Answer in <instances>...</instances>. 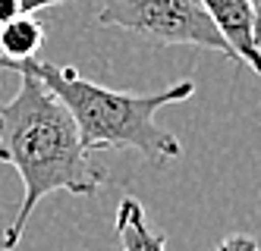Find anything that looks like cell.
Wrapping results in <instances>:
<instances>
[{
  "label": "cell",
  "mask_w": 261,
  "mask_h": 251,
  "mask_svg": "<svg viewBox=\"0 0 261 251\" xmlns=\"http://www.w3.org/2000/svg\"><path fill=\"white\" fill-rule=\"evenodd\" d=\"M41 44H44V25L38 22V16H19L0 25V63L4 66L35 60Z\"/></svg>",
  "instance_id": "6"
},
{
  "label": "cell",
  "mask_w": 261,
  "mask_h": 251,
  "mask_svg": "<svg viewBox=\"0 0 261 251\" xmlns=\"http://www.w3.org/2000/svg\"><path fill=\"white\" fill-rule=\"evenodd\" d=\"M214 251H258V242L252 236H246V233H233V236L223 239Z\"/></svg>",
  "instance_id": "8"
},
{
  "label": "cell",
  "mask_w": 261,
  "mask_h": 251,
  "mask_svg": "<svg viewBox=\"0 0 261 251\" xmlns=\"http://www.w3.org/2000/svg\"><path fill=\"white\" fill-rule=\"evenodd\" d=\"M60 4H69V0H0V25L13 22L19 16H35L47 7H60Z\"/></svg>",
  "instance_id": "7"
},
{
  "label": "cell",
  "mask_w": 261,
  "mask_h": 251,
  "mask_svg": "<svg viewBox=\"0 0 261 251\" xmlns=\"http://www.w3.org/2000/svg\"><path fill=\"white\" fill-rule=\"evenodd\" d=\"M13 69H29L57 94V101L76 120L79 138L88 151L104 148H129L145 154L148 160H173L182 154V145L173 132L154 123V113L167 104L189 101L195 94V82L182 79L151 94L114 91L88 82L72 66H54L44 60H22Z\"/></svg>",
  "instance_id": "2"
},
{
  "label": "cell",
  "mask_w": 261,
  "mask_h": 251,
  "mask_svg": "<svg viewBox=\"0 0 261 251\" xmlns=\"http://www.w3.org/2000/svg\"><path fill=\"white\" fill-rule=\"evenodd\" d=\"M16 72L19 91L10 101H0V160L19 173L25 191L13 223L0 239L4 251L19 245L29 217L50 191L85 198L110 182V170L82 145L76 120L57 101V94L29 69Z\"/></svg>",
  "instance_id": "1"
},
{
  "label": "cell",
  "mask_w": 261,
  "mask_h": 251,
  "mask_svg": "<svg viewBox=\"0 0 261 251\" xmlns=\"http://www.w3.org/2000/svg\"><path fill=\"white\" fill-rule=\"evenodd\" d=\"M249 4H252V13H255V32L261 38V0H249Z\"/></svg>",
  "instance_id": "9"
},
{
  "label": "cell",
  "mask_w": 261,
  "mask_h": 251,
  "mask_svg": "<svg viewBox=\"0 0 261 251\" xmlns=\"http://www.w3.org/2000/svg\"><path fill=\"white\" fill-rule=\"evenodd\" d=\"M98 22L145 35L148 41L164 47L192 44L217 50L220 57L233 60L223 35L198 7V0H104L98 10Z\"/></svg>",
  "instance_id": "3"
},
{
  "label": "cell",
  "mask_w": 261,
  "mask_h": 251,
  "mask_svg": "<svg viewBox=\"0 0 261 251\" xmlns=\"http://www.w3.org/2000/svg\"><path fill=\"white\" fill-rule=\"evenodd\" d=\"M0 66H4V63H0Z\"/></svg>",
  "instance_id": "10"
},
{
  "label": "cell",
  "mask_w": 261,
  "mask_h": 251,
  "mask_svg": "<svg viewBox=\"0 0 261 251\" xmlns=\"http://www.w3.org/2000/svg\"><path fill=\"white\" fill-rule=\"evenodd\" d=\"M198 7L223 35L233 60L261 75V38L255 32V13L249 0H198Z\"/></svg>",
  "instance_id": "4"
},
{
  "label": "cell",
  "mask_w": 261,
  "mask_h": 251,
  "mask_svg": "<svg viewBox=\"0 0 261 251\" xmlns=\"http://www.w3.org/2000/svg\"><path fill=\"white\" fill-rule=\"evenodd\" d=\"M117 236L123 251H167V236L148 226L145 207L136 198H123L117 207Z\"/></svg>",
  "instance_id": "5"
}]
</instances>
